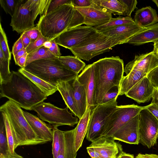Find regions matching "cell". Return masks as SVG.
<instances>
[{
	"label": "cell",
	"instance_id": "1",
	"mask_svg": "<svg viewBox=\"0 0 158 158\" xmlns=\"http://www.w3.org/2000/svg\"><path fill=\"white\" fill-rule=\"evenodd\" d=\"M11 72L9 79L0 83V98H6L30 110L47 99V96L23 75L18 71Z\"/></svg>",
	"mask_w": 158,
	"mask_h": 158
},
{
	"label": "cell",
	"instance_id": "2",
	"mask_svg": "<svg viewBox=\"0 0 158 158\" xmlns=\"http://www.w3.org/2000/svg\"><path fill=\"white\" fill-rule=\"evenodd\" d=\"M84 24V19L72 4H65L40 17L35 27L50 41L66 30Z\"/></svg>",
	"mask_w": 158,
	"mask_h": 158
},
{
	"label": "cell",
	"instance_id": "3",
	"mask_svg": "<svg viewBox=\"0 0 158 158\" xmlns=\"http://www.w3.org/2000/svg\"><path fill=\"white\" fill-rule=\"evenodd\" d=\"M95 79V100L102 104L103 97L111 88L120 85L123 76L124 63L118 56L101 59L94 62Z\"/></svg>",
	"mask_w": 158,
	"mask_h": 158
},
{
	"label": "cell",
	"instance_id": "4",
	"mask_svg": "<svg viewBox=\"0 0 158 158\" xmlns=\"http://www.w3.org/2000/svg\"><path fill=\"white\" fill-rule=\"evenodd\" d=\"M24 69L56 86L64 81H73L78 75L63 65L58 57L34 61L25 66Z\"/></svg>",
	"mask_w": 158,
	"mask_h": 158
},
{
	"label": "cell",
	"instance_id": "5",
	"mask_svg": "<svg viewBox=\"0 0 158 158\" xmlns=\"http://www.w3.org/2000/svg\"><path fill=\"white\" fill-rule=\"evenodd\" d=\"M21 107L8 100L0 107V112L8 118L16 134L19 146L34 145L47 143L34 132L25 118Z\"/></svg>",
	"mask_w": 158,
	"mask_h": 158
},
{
	"label": "cell",
	"instance_id": "6",
	"mask_svg": "<svg viewBox=\"0 0 158 158\" xmlns=\"http://www.w3.org/2000/svg\"><path fill=\"white\" fill-rule=\"evenodd\" d=\"M119 42L98 31L81 44L69 50L80 59L89 61L95 56L108 52Z\"/></svg>",
	"mask_w": 158,
	"mask_h": 158
},
{
	"label": "cell",
	"instance_id": "7",
	"mask_svg": "<svg viewBox=\"0 0 158 158\" xmlns=\"http://www.w3.org/2000/svg\"><path fill=\"white\" fill-rule=\"evenodd\" d=\"M68 107L62 109L56 106L49 102H41L32 109L37 113L42 120L47 122L52 126H73L78 123V118L73 117L69 112Z\"/></svg>",
	"mask_w": 158,
	"mask_h": 158
},
{
	"label": "cell",
	"instance_id": "8",
	"mask_svg": "<svg viewBox=\"0 0 158 158\" xmlns=\"http://www.w3.org/2000/svg\"><path fill=\"white\" fill-rule=\"evenodd\" d=\"M117 99L98 105L91 110L86 135L88 141L92 142L102 137L106 118L118 106Z\"/></svg>",
	"mask_w": 158,
	"mask_h": 158
},
{
	"label": "cell",
	"instance_id": "9",
	"mask_svg": "<svg viewBox=\"0 0 158 158\" xmlns=\"http://www.w3.org/2000/svg\"><path fill=\"white\" fill-rule=\"evenodd\" d=\"M145 108L134 104L117 106L106 118L102 137L111 138L113 134Z\"/></svg>",
	"mask_w": 158,
	"mask_h": 158
},
{
	"label": "cell",
	"instance_id": "10",
	"mask_svg": "<svg viewBox=\"0 0 158 158\" xmlns=\"http://www.w3.org/2000/svg\"><path fill=\"white\" fill-rule=\"evenodd\" d=\"M138 115L139 143L150 148L158 138V120L145 106Z\"/></svg>",
	"mask_w": 158,
	"mask_h": 158
},
{
	"label": "cell",
	"instance_id": "11",
	"mask_svg": "<svg viewBox=\"0 0 158 158\" xmlns=\"http://www.w3.org/2000/svg\"><path fill=\"white\" fill-rule=\"evenodd\" d=\"M98 32L94 27L79 25L63 32L55 41L58 45L69 49L84 43Z\"/></svg>",
	"mask_w": 158,
	"mask_h": 158
},
{
	"label": "cell",
	"instance_id": "12",
	"mask_svg": "<svg viewBox=\"0 0 158 158\" xmlns=\"http://www.w3.org/2000/svg\"><path fill=\"white\" fill-rule=\"evenodd\" d=\"M75 8L83 17L84 24L88 27H96L101 26L112 18L111 13L94 3L89 7Z\"/></svg>",
	"mask_w": 158,
	"mask_h": 158
},
{
	"label": "cell",
	"instance_id": "13",
	"mask_svg": "<svg viewBox=\"0 0 158 158\" xmlns=\"http://www.w3.org/2000/svg\"><path fill=\"white\" fill-rule=\"evenodd\" d=\"M77 79L85 88L87 97V108L92 110L97 105L95 100V79L93 64L85 66Z\"/></svg>",
	"mask_w": 158,
	"mask_h": 158
},
{
	"label": "cell",
	"instance_id": "14",
	"mask_svg": "<svg viewBox=\"0 0 158 158\" xmlns=\"http://www.w3.org/2000/svg\"><path fill=\"white\" fill-rule=\"evenodd\" d=\"M34 21L25 3H21L18 7L14 15L11 17L10 25L13 30L18 33L34 27Z\"/></svg>",
	"mask_w": 158,
	"mask_h": 158
},
{
	"label": "cell",
	"instance_id": "15",
	"mask_svg": "<svg viewBox=\"0 0 158 158\" xmlns=\"http://www.w3.org/2000/svg\"><path fill=\"white\" fill-rule=\"evenodd\" d=\"M139 123L138 114L117 131L111 138L130 144H139Z\"/></svg>",
	"mask_w": 158,
	"mask_h": 158
},
{
	"label": "cell",
	"instance_id": "16",
	"mask_svg": "<svg viewBox=\"0 0 158 158\" xmlns=\"http://www.w3.org/2000/svg\"><path fill=\"white\" fill-rule=\"evenodd\" d=\"M155 87L147 75L133 86L125 95L139 103L148 102L152 98Z\"/></svg>",
	"mask_w": 158,
	"mask_h": 158
},
{
	"label": "cell",
	"instance_id": "17",
	"mask_svg": "<svg viewBox=\"0 0 158 158\" xmlns=\"http://www.w3.org/2000/svg\"><path fill=\"white\" fill-rule=\"evenodd\" d=\"M158 66V58L152 52L135 56L134 59L128 62L124 68L126 73L132 70L143 71L148 74Z\"/></svg>",
	"mask_w": 158,
	"mask_h": 158
},
{
	"label": "cell",
	"instance_id": "18",
	"mask_svg": "<svg viewBox=\"0 0 158 158\" xmlns=\"http://www.w3.org/2000/svg\"><path fill=\"white\" fill-rule=\"evenodd\" d=\"M89 147L93 148L102 158H116L122 148L120 144L111 138L104 136L92 142Z\"/></svg>",
	"mask_w": 158,
	"mask_h": 158
},
{
	"label": "cell",
	"instance_id": "19",
	"mask_svg": "<svg viewBox=\"0 0 158 158\" xmlns=\"http://www.w3.org/2000/svg\"><path fill=\"white\" fill-rule=\"evenodd\" d=\"M144 28L135 23H133L125 24L98 31L115 39L121 44L127 43L131 38Z\"/></svg>",
	"mask_w": 158,
	"mask_h": 158
},
{
	"label": "cell",
	"instance_id": "20",
	"mask_svg": "<svg viewBox=\"0 0 158 158\" xmlns=\"http://www.w3.org/2000/svg\"><path fill=\"white\" fill-rule=\"evenodd\" d=\"M23 114L36 134L47 142H51L53 139L52 127H50L37 116L26 111Z\"/></svg>",
	"mask_w": 158,
	"mask_h": 158
},
{
	"label": "cell",
	"instance_id": "21",
	"mask_svg": "<svg viewBox=\"0 0 158 158\" xmlns=\"http://www.w3.org/2000/svg\"><path fill=\"white\" fill-rule=\"evenodd\" d=\"M158 40V23L144 28L131 38L127 43L139 45Z\"/></svg>",
	"mask_w": 158,
	"mask_h": 158
},
{
	"label": "cell",
	"instance_id": "22",
	"mask_svg": "<svg viewBox=\"0 0 158 158\" xmlns=\"http://www.w3.org/2000/svg\"><path fill=\"white\" fill-rule=\"evenodd\" d=\"M134 20L138 26L145 28L158 23V16L156 10L149 6L137 10Z\"/></svg>",
	"mask_w": 158,
	"mask_h": 158
},
{
	"label": "cell",
	"instance_id": "23",
	"mask_svg": "<svg viewBox=\"0 0 158 158\" xmlns=\"http://www.w3.org/2000/svg\"><path fill=\"white\" fill-rule=\"evenodd\" d=\"M71 81H64L56 85L67 106L72 113L78 117V111L74 96V91Z\"/></svg>",
	"mask_w": 158,
	"mask_h": 158
},
{
	"label": "cell",
	"instance_id": "24",
	"mask_svg": "<svg viewBox=\"0 0 158 158\" xmlns=\"http://www.w3.org/2000/svg\"><path fill=\"white\" fill-rule=\"evenodd\" d=\"M74 91V96L78 111V118L80 119L86 110L87 100L84 86L81 84L77 78L72 82Z\"/></svg>",
	"mask_w": 158,
	"mask_h": 158
},
{
	"label": "cell",
	"instance_id": "25",
	"mask_svg": "<svg viewBox=\"0 0 158 158\" xmlns=\"http://www.w3.org/2000/svg\"><path fill=\"white\" fill-rule=\"evenodd\" d=\"M91 110L87 108L82 117L79 119L75 127V150L77 152L81 147L84 139L86 136Z\"/></svg>",
	"mask_w": 158,
	"mask_h": 158
},
{
	"label": "cell",
	"instance_id": "26",
	"mask_svg": "<svg viewBox=\"0 0 158 158\" xmlns=\"http://www.w3.org/2000/svg\"><path fill=\"white\" fill-rule=\"evenodd\" d=\"M123 76L120 85L118 96L126 94L133 86L147 74L141 71L132 70Z\"/></svg>",
	"mask_w": 158,
	"mask_h": 158
},
{
	"label": "cell",
	"instance_id": "27",
	"mask_svg": "<svg viewBox=\"0 0 158 158\" xmlns=\"http://www.w3.org/2000/svg\"><path fill=\"white\" fill-rule=\"evenodd\" d=\"M75 128L71 130L64 131L65 144L56 158H76L77 152L75 148Z\"/></svg>",
	"mask_w": 158,
	"mask_h": 158
},
{
	"label": "cell",
	"instance_id": "28",
	"mask_svg": "<svg viewBox=\"0 0 158 158\" xmlns=\"http://www.w3.org/2000/svg\"><path fill=\"white\" fill-rule=\"evenodd\" d=\"M18 71L32 81L47 97L54 93L57 89L56 86L51 84L21 68Z\"/></svg>",
	"mask_w": 158,
	"mask_h": 158
},
{
	"label": "cell",
	"instance_id": "29",
	"mask_svg": "<svg viewBox=\"0 0 158 158\" xmlns=\"http://www.w3.org/2000/svg\"><path fill=\"white\" fill-rule=\"evenodd\" d=\"M94 4L105 9L114 15H124L126 8L121 0H93Z\"/></svg>",
	"mask_w": 158,
	"mask_h": 158
},
{
	"label": "cell",
	"instance_id": "30",
	"mask_svg": "<svg viewBox=\"0 0 158 158\" xmlns=\"http://www.w3.org/2000/svg\"><path fill=\"white\" fill-rule=\"evenodd\" d=\"M58 58L63 65L78 74L85 67V64L75 56H60Z\"/></svg>",
	"mask_w": 158,
	"mask_h": 158
},
{
	"label": "cell",
	"instance_id": "31",
	"mask_svg": "<svg viewBox=\"0 0 158 158\" xmlns=\"http://www.w3.org/2000/svg\"><path fill=\"white\" fill-rule=\"evenodd\" d=\"M51 1V0H28L25 1L34 21L39 15L44 14Z\"/></svg>",
	"mask_w": 158,
	"mask_h": 158
},
{
	"label": "cell",
	"instance_id": "32",
	"mask_svg": "<svg viewBox=\"0 0 158 158\" xmlns=\"http://www.w3.org/2000/svg\"><path fill=\"white\" fill-rule=\"evenodd\" d=\"M4 119L9 152L13 153L19 146V143L14 130L6 115L1 112Z\"/></svg>",
	"mask_w": 158,
	"mask_h": 158
},
{
	"label": "cell",
	"instance_id": "33",
	"mask_svg": "<svg viewBox=\"0 0 158 158\" xmlns=\"http://www.w3.org/2000/svg\"><path fill=\"white\" fill-rule=\"evenodd\" d=\"M53 139L52 143V154L53 158H56L61 150L64 147L65 141L64 131H61L57 127H52Z\"/></svg>",
	"mask_w": 158,
	"mask_h": 158
},
{
	"label": "cell",
	"instance_id": "34",
	"mask_svg": "<svg viewBox=\"0 0 158 158\" xmlns=\"http://www.w3.org/2000/svg\"><path fill=\"white\" fill-rule=\"evenodd\" d=\"M135 23L131 17L119 16L116 18H112L107 23L94 27L98 31L105 30L122 25Z\"/></svg>",
	"mask_w": 158,
	"mask_h": 158
},
{
	"label": "cell",
	"instance_id": "35",
	"mask_svg": "<svg viewBox=\"0 0 158 158\" xmlns=\"http://www.w3.org/2000/svg\"><path fill=\"white\" fill-rule=\"evenodd\" d=\"M56 57L52 53L48 48L43 46L38 50L28 54L25 66L34 61Z\"/></svg>",
	"mask_w": 158,
	"mask_h": 158
},
{
	"label": "cell",
	"instance_id": "36",
	"mask_svg": "<svg viewBox=\"0 0 158 158\" xmlns=\"http://www.w3.org/2000/svg\"><path fill=\"white\" fill-rule=\"evenodd\" d=\"M10 62L7 60L0 48V83L6 81L10 78L11 72L10 70Z\"/></svg>",
	"mask_w": 158,
	"mask_h": 158
},
{
	"label": "cell",
	"instance_id": "37",
	"mask_svg": "<svg viewBox=\"0 0 158 158\" xmlns=\"http://www.w3.org/2000/svg\"><path fill=\"white\" fill-rule=\"evenodd\" d=\"M9 152L4 121L2 114H0V154H4Z\"/></svg>",
	"mask_w": 158,
	"mask_h": 158
},
{
	"label": "cell",
	"instance_id": "38",
	"mask_svg": "<svg viewBox=\"0 0 158 158\" xmlns=\"http://www.w3.org/2000/svg\"><path fill=\"white\" fill-rule=\"evenodd\" d=\"M24 2L23 0H0L1 7L7 14L12 17L15 14L19 6Z\"/></svg>",
	"mask_w": 158,
	"mask_h": 158
},
{
	"label": "cell",
	"instance_id": "39",
	"mask_svg": "<svg viewBox=\"0 0 158 158\" xmlns=\"http://www.w3.org/2000/svg\"><path fill=\"white\" fill-rule=\"evenodd\" d=\"M0 48L6 60L10 61L11 53L10 51L8 43V40L6 33L0 23Z\"/></svg>",
	"mask_w": 158,
	"mask_h": 158
},
{
	"label": "cell",
	"instance_id": "40",
	"mask_svg": "<svg viewBox=\"0 0 158 158\" xmlns=\"http://www.w3.org/2000/svg\"><path fill=\"white\" fill-rule=\"evenodd\" d=\"M49 40L50 41L43 36L40 32L38 38L34 42L30 43L26 48L27 53L29 54L38 50L43 46L45 42Z\"/></svg>",
	"mask_w": 158,
	"mask_h": 158
},
{
	"label": "cell",
	"instance_id": "41",
	"mask_svg": "<svg viewBox=\"0 0 158 158\" xmlns=\"http://www.w3.org/2000/svg\"><path fill=\"white\" fill-rule=\"evenodd\" d=\"M119 88L120 85H115L109 90L103 97L102 104L105 103L115 98H117Z\"/></svg>",
	"mask_w": 158,
	"mask_h": 158
},
{
	"label": "cell",
	"instance_id": "42",
	"mask_svg": "<svg viewBox=\"0 0 158 158\" xmlns=\"http://www.w3.org/2000/svg\"><path fill=\"white\" fill-rule=\"evenodd\" d=\"M65 4H72V0H51L47 9L44 14L48 13Z\"/></svg>",
	"mask_w": 158,
	"mask_h": 158
},
{
	"label": "cell",
	"instance_id": "43",
	"mask_svg": "<svg viewBox=\"0 0 158 158\" xmlns=\"http://www.w3.org/2000/svg\"><path fill=\"white\" fill-rule=\"evenodd\" d=\"M126 6L125 16L131 17L132 12L136 8L137 2L136 0H121Z\"/></svg>",
	"mask_w": 158,
	"mask_h": 158
},
{
	"label": "cell",
	"instance_id": "44",
	"mask_svg": "<svg viewBox=\"0 0 158 158\" xmlns=\"http://www.w3.org/2000/svg\"><path fill=\"white\" fill-rule=\"evenodd\" d=\"M155 87H158V66L150 72L147 75Z\"/></svg>",
	"mask_w": 158,
	"mask_h": 158
},
{
	"label": "cell",
	"instance_id": "45",
	"mask_svg": "<svg viewBox=\"0 0 158 158\" xmlns=\"http://www.w3.org/2000/svg\"><path fill=\"white\" fill-rule=\"evenodd\" d=\"M72 5L75 7H85L91 6L93 0H72Z\"/></svg>",
	"mask_w": 158,
	"mask_h": 158
},
{
	"label": "cell",
	"instance_id": "46",
	"mask_svg": "<svg viewBox=\"0 0 158 158\" xmlns=\"http://www.w3.org/2000/svg\"><path fill=\"white\" fill-rule=\"evenodd\" d=\"M24 32L29 38L31 43L35 41L38 38L40 32L39 30L35 27L32 28L24 31Z\"/></svg>",
	"mask_w": 158,
	"mask_h": 158
},
{
	"label": "cell",
	"instance_id": "47",
	"mask_svg": "<svg viewBox=\"0 0 158 158\" xmlns=\"http://www.w3.org/2000/svg\"><path fill=\"white\" fill-rule=\"evenodd\" d=\"M52 44L51 47L48 49L56 57L61 56V55L59 48L55 41V39L51 41Z\"/></svg>",
	"mask_w": 158,
	"mask_h": 158
},
{
	"label": "cell",
	"instance_id": "48",
	"mask_svg": "<svg viewBox=\"0 0 158 158\" xmlns=\"http://www.w3.org/2000/svg\"><path fill=\"white\" fill-rule=\"evenodd\" d=\"M24 48L22 37L20 36L19 39L14 44L12 49V53L14 56L17 53Z\"/></svg>",
	"mask_w": 158,
	"mask_h": 158
},
{
	"label": "cell",
	"instance_id": "49",
	"mask_svg": "<svg viewBox=\"0 0 158 158\" xmlns=\"http://www.w3.org/2000/svg\"><path fill=\"white\" fill-rule=\"evenodd\" d=\"M145 106V108L148 110L158 120V106L155 103H151Z\"/></svg>",
	"mask_w": 158,
	"mask_h": 158
},
{
	"label": "cell",
	"instance_id": "50",
	"mask_svg": "<svg viewBox=\"0 0 158 158\" xmlns=\"http://www.w3.org/2000/svg\"><path fill=\"white\" fill-rule=\"evenodd\" d=\"M0 158H23V157L16 153L15 151L13 153H11L9 152L4 154H0Z\"/></svg>",
	"mask_w": 158,
	"mask_h": 158
},
{
	"label": "cell",
	"instance_id": "51",
	"mask_svg": "<svg viewBox=\"0 0 158 158\" xmlns=\"http://www.w3.org/2000/svg\"><path fill=\"white\" fill-rule=\"evenodd\" d=\"M21 36L22 37L23 47L26 48L31 43L30 39L24 32L22 33Z\"/></svg>",
	"mask_w": 158,
	"mask_h": 158
},
{
	"label": "cell",
	"instance_id": "52",
	"mask_svg": "<svg viewBox=\"0 0 158 158\" xmlns=\"http://www.w3.org/2000/svg\"><path fill=\"white\" fill-rule=\"evenodd\" d=\"M87 152L91 158H102L100 155L94 149L89 147H87Z\"/></svg>",
	"mask_w": 158,
	"mask_h": 158
},
{
	"label": "cell",
	"instance_id": "53",
	"mask_svg": "<svg viewBox=\"0 0 158 158\" xmlns=\"http://www.w3.org/2000/svg\"><path fill=\"white\" fill-rule=\"evenodd\" d=\"M28 54L26 53L22 56L20 57L18 60L17 65L22 68H24L25 66Z\"/></svg>",
	"mask_w": 158,
	"mask_h": 158
},
{
	"label": "cell",
	"instance_id": "54",
	"mask_svg": "<svg viewBox=\"0 0 158 158\" xmlns=\"http://www.w3.org/2000/svg\"><path fill=\"white\" fill-rule=\"evenodd\" d=\"M116 158H134V157L133 155L123 152V148H122L120 150Z\"/></svg>",
	"mask_w": 158,
	"mask_h": 158
},
{
	"label": "cell",
	"instance_id": "55",
	"mask_svg": "<svg viewBox=\"0 0 158 158\" xmlns=\"http://www.w3.org/2000/svg\"><path fill=\"white\" fill-rule=\"evenodd\" d=\"M26 53L27 52L26 48H23L14 56V60L16 64L17 65L19 59Z\"/></svg>",
	"mask_w": 158,
	"mask_h": 158
},
{
	"label": "cell",
	"instance_id": "56",
	"mask_svg": "<svg viewBox=\"0 0 158 158\" xmlns=\"http://www.w3.org/2000/svg\"><path fill=\"white\" fill-rule=\"evenodd\" d=\"M135 158H158V155L153 154H142L139 153Z\"/></svg>",
	"mask_w": 158,
	"mask_h": 158
},
{
	"label": "cell",
	"instance_id": "57",
	"mask_svg": "<svg viewBox=\"0 0 158 158\" xmlns=\"http://www.w3.org/2000/svg\"><path fill=\"white\" fill-rule=\"evenodd\" d=\"M152 98L151 103H155L158 106V87H155Z\"/></svg>",
	"mask_w": 158,
	"mask_h": 158
},
{
	"label": "cell",
	"instance_id": "58",
	"mask_svg": "<svg viewBox=\"0 0 158 158\" xmlns=\"http://www.w3.org/2000/svg\"><path fill=\"white\" fill-rule=\"evenodd\" d=\"M153 53L158 58V40L153 43Z\"/></svg>",
	"mask_w": 158,
	"mask_h": 158
},
{
	"label": "cell",
	"instance_id": "59",
	"mask_svg": "<svg viewBox=\"0 0 158 158\" xmlns=\"http://www.w3.org/2000/svg\"><path fill=\"white\" fill-rule=\"evenodd\" d=\"M51 41H48L45 42L43 46L45 48L49 49L51 46Z\"/></svg>",
	"mask_w": 158,
	"mask_h": 158
},
{
	"label": "cell",
	"instance_id": "60",
	"mask_svg": "<svg viewBox=\"0 0 158 158\" xmlns=\"http://www.w3.org/2000/svg\"><path fill=\"white\" fill-rule=\"evenodd\" d=\"M152 1L154 2L158 8V0H153Z\"/></svg>",
	"mask_w": 158,
	"mask_h": 158
}]
</instances>
